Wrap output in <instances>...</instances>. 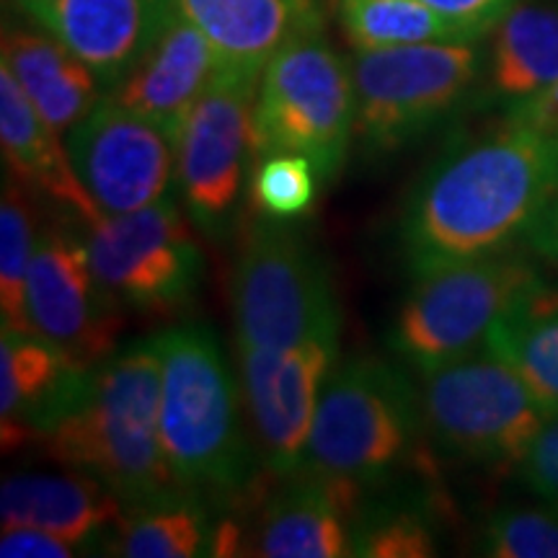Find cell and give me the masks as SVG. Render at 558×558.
Here are the masks:
<instances>
[{
	"label": "cell",
	"instance_id": "1",
	"mask_svg": "<svg viewBox=\"0 0 558 558\" xmlns=\"http://www.w3.org/2000/svg\"><path fill=\"white\" fill-rule=\"evenodd\" d=\"M558 192V130L507 120L445 153L418 179L399 220L401 259L414 277L497 254L525 235Z\"/></svg>",
	"mask_w": 558,
	"mask_h": 558
},
{
	"label": "cell",
	"instance_id": "2",
	"mask_svg": "<svg viewBox=\"0 0 558 558\" xmlns=\"http://www.w3.org/2000/svg\"><path fill=\"white\" fill-rule=\"evenodd\" d=\"M158 333L81 369L41 418L37 442L62 469L99 478L124 501L179 486L160 442Z\"/></svg>",
	"mask_w": 558,
	"mask_h": 558
},
{
	"label": "cell",
	"instance_id": "3",
	"mask_svg": "<svg viewBox=\"0 0 558 558\" xmlns=\"http://www.w3.org/2000/svg\"><path fill=\"white\" fill-rule=\"evenodd\" d=\"M160 341V442L181 486L239 492L254 471L241 393L222 344L205 324H179Z\"/></svg>",
	"mask_w": 558,
	"mask_h": 558
},
{
	"label": "cell",
	"instance_id": "4",
	"mask_svg": "<svg viewBox=\"0 0 558 558\" xmlns=\"http://www.w3.org/2000/svg\"><path fill=\"white\" fill-rule=\"evenodd\" d=\"M424 407L393 362L357 354L337 362L320 388L303 471L373 488L407 469Z\"/></svg>",
	"mask_w": 558,
	"mask_h": 558
},
{
	"label": "cell",
	"instance_id": "5",
	"mask_svg": "<svg viewBox=\"0 0 558 558\" xmlns=\"http://www.w3.org/2000/svg\"><path fill=\"white\" fill-rule=\"evenodd\" d=\"M354 143L352 65L320 32L318 16L298 26L264 68L254 104V160L298 153L331 184Z\"/></svg>",
	"mask_w": 558,
	"mask_h": 558
},
{
	"label": "cell",
	"instance_id": "6",
	"mask_svg": "<svg viewBox=\"0 0 558 558\" xmlns=\"http://www.w3.org/2000/svg\"><path fill=\"white\" fill-rule=\"evenodd\" d=\"M282 222H256L230 277L239 349H288L341 329L329 264L305 235Z\"/></svg>",
	"mask_w": 558,
	"mask_h": 558
},
{
	"label": "cell",
	"instance_id": "7",
	"mask_svg": "<svg viewBox=\"0 0 558 558\" xmlns=\"http://www.w3.org/2000/svg\"><path fill=\"white\" fill-rule=\"evenodd\" d=\"M354 140L365 156H390L437 128L476 81L481 58L471 41L357 50Z\"/></svg>",
	"mask_w": 558,
	"mask_h": 558
},
{
	"label": "cell",
	"instance_id": "8",
	"mask_svg": "<svg viewBox=\"0 0 558 558\" xmlns=\"http://www.w3.org/2000/svg\"><path fill=\"white\" fill-rule=\"evenodd\" d=\"M541 284L535 267L486 254L416 277L396 311L388 347L422 375L469 357L514 300Z\"/></svg>",
	"mask_w": 558,
	"mask_h": 558
},
{
	"label": "cell",
	"instance_id": "9",
	"mask_svg": "<svg viewBox=\"0 0 558 558\" xmlns=\"http://www.w3.org/2000/svg\"><path fill=\"white\" fill-rule=\"evenodd\" d=\"M422 407L439 448L484 465H520L548 418L520 375L492 352L429 373Z\"/></svg>",
	"mask_w": 558,
	"mask_h": 558
},
{
	"label": "cell",
	"instance_id": "10",
	"mask_svg": "<svg viewBox=\"0 0 558 558\" xmlns=\"http://www.w3.org/2000/svg\"><path fill=\"white\" fill-rule=\"evenodd\" d=\"M96 279L120 308L177 313L197 295L205 259L177 202L169 197L88 228Z\"/></svg>",
	"mask_w": 558,
	"mask_h": 558
},
{
	"label": "cell",
	"instance_id": "11",
	"mask_svg": "<svg viewBox=\"0 0 558 558\" xmlns=\"http://www.w3.org/2000/svg\"><path fill=\"white\" fill-rule=\"evenodd\" d=\"M262 78L218 70L186 117L177 143V190L190 222L222 241L239 215L254 166V104Z\"/></svg>",
	"mask_w": 558,
	"mask_h": 558
},
{
	"label": "cell",
	"instance_id": "12",
	"mask_svg": "<svg viewBox=\"0 0 558 558\" xmlns=\"http://www.w3.org/2000/svg\"><path fill=\"white\" fill-rule=\"evenodd\" d=\"M341 329L288 349H239L241 390L267 469L279 478L303 471L320 388L339 362Z\"/></svg>",
	"mask_w": 558,
	"mask_h": 558
},
{
	"label": "cell",
	"instance_id": "13",
	"mask_svg": "<svg viewBox=\"0 0 558 558\" xmlns=\"http://www.w3.org/2000/svg\"><path fill=\"white\" fill-rule=\"evenodd\" d=\"M65 145L104 215L148 207L169 197L171 181H177V143L111 96L68 132Z\"/></svg>",
	"mask_w": 558,
	"mask_h": 558
},
{
	"label": "cell",
	"instance_id": "14",
	"mask_svg": "<svg viewBox=\"0 0 558 558\" xmlns=\"http://www.w3.org/2000/svg\"><path fill=\"white\" fill-rule=\"evenodd\" d=\"M120 311L94 275L86 241L65 228H47L26 282L29 329L86 369L114 354L122 331Z\"/></svg>",
	"mask_w": 558,
	"mask_h": 558
},
{
	"label": "cell",
	"instance_id": "15",
	"mask_svg": "<svg viewBox=\"0 0 558 558\" xmlns=\"http://www.w3.org/2000/svg\"><path fill=\"white\" fill-rule=\"evenodd\" d=\"M218 70L213 45L173 5L158 19L145 50L128 75L109 88V96L179 143L186 117Z\"/></svg>",
	"mask_w": 558,
	"mask_h": 558
},
{
	"label": "cell",
	"instance_id": "16",
	"mask_svg": "<svg viewBox=\"0 0 558 558\" xmlns=\"http://www.w3.org/2000/svg\"><path fill=\"white\" fill-rule=\"evenodd\" d=\"M365 488L305 473L264 509L254 554L267 558L352 556V533Z\"/></svg>",
	"mask_w": 558,
	"mask_h": 558
},
{
	"label": "cell",
	"instance_id": "17",
	"mask_svg": "<svg viewBox=\"0 0 558 558\" xmlns=\"http://www.w3.org/2000/svg\"><path fill=\"white\" fill-rule=\"evenodd\" d=\"M29 16L114 88L148 45L156 16L148 0H26Z\"/></svg>",
	"mask_w": 558,
	"mask_h": 558
},
{
	"label": "cell",
	"instance_id": "18",
	"mask_svg": "<svg viewBox=\"0 0 558 558\" xmlns=\"http://www.w3.org/2000/svg\"><path fill=\"white\" fill-rule=\"evenodd\" d=\"M0 148L11 177L29 192H41L47 199L58 202L88 228L107 218L78 179L65 140L45 122L3 62H0Z\"/></svg>",
	"mask_w": 558,
	"mask_h": 558
},
{
	"label": "cell",
	"instance_id": "19",
	"mask_svg": "<svg viewBox=\"0 0 558 558\" xmlns=\"http://www.w3.org/2000/svg\"><path fill=\"white\" fill-rule=\"evenodd\" d=\"M124 499L86 473H16L0 488L3 527H41L73 546H90L120 525Z\"/></svg>",
	"mask_w": 558,
	"mask_h": 558
},
{
	"label": "cell",
	"instance_id": "20",
	"mask_svg": "<svg viewBox=\"0 0 558 558\" xmlns=\"http://www.w3.org/2000/svg\"><path fill=\"white\" fill-rule=\"evenodd\" d=\"M205 34L220 70L262 78L267 62L303 21L318 16L311 0H173Z\"/></svg>",
	"mask_w": 558,
	"mask_h": 558
},
{
	"label": "cell",
	"instance_id": "21",
	"mask_svg": "<svg viewBox=\"0 0 558 558\" xmlns=\"http://www.w3.org/2000/svg\"><path fill=\"white\" fill-rule=\"evenodd\" d=\"M83 367L32 329L3 326L0 333V432L3 450L37 439L41 418Z\"/></svg>",
	"mask_w": 558,
	"mask_h": 558
},
{
	"label": "cell",
	"instance_id": "22",
	"mask_svg": "<svg viewBox=\"0 0 558 558\" xmlns=\"http://www.w3.org/2000/svg\"><path fill=\"white\" fill-rule=\"evenodd\" d=\"M0 62L45 122L65 135L101 101V81L50 32L5 29Z\"/></svg>",
	"mask_w": 558,
	"mask_h": 558
},
{
	"label": "cell",
	"instance_id": "23",
	"mask_svg": "<svg viewBox=\"0 0 558 558\" xmlns=\"http://www.w3.org/2000/svg\"><path fill=\"white\" fill-rule=\"evenodd\" d=\"M486 349L520 375L546 416L558 414V290L541 282L514 300L488 331Z\"/></svg>",
	"mask_w": 558,
	"mask_h": 558
},
{
	"label": "cell",
	"instance_id": "24",
	"mask_svg": "<svg viewBox=\"0 0 558 558\" xmlns=\"http://www.w3.org/2000/svg\"><path fill=\"white\" fill-rule=\"evenodd\" d=\"M213 520L194 486H171L150 497L124 501L111 554L128 558L207 556Z\"/></svg>",
	"mask_w": 558,
	"mask_h": 558
},
{
	"label": "cell",
	"instance_id": "25",
	"mask_svg": "<svg viewBox=\"0 0 558 558\" xmlns=\"http://www.w3.org/2000/svg\"><path fill=\"white\" fill-rule=\"evenodd\" d=\"M558 81V5L518 3L497 24L492 47V86L518 104Z\"/></svg>",
	"mask_w": 558,
	"mask_h": 558
},
{
	"label": "cell",
	"instance_id": "26",
	"mask_svg": "<svg viewBox=\"0 0 558 558\" xmlns=\"http://www.w3.org/2000/svg\"><path fill=\"white\" fill-rule=\"evenodd\" d=\"M344 37L354 50L476 41L469 29L439 16L422 0H333Z\"/></svg>",
	"mask_w": 558,
	"mask_h": 558
},
{
	"label": "cell",
	"instance_id": "27",
	"mask_svg": "<svg viewBox=\"0 0 558 558\" xmlns=\"http://www.w3.org/2000/svg\"><path fill=\"white\" fill-rule=\"evenodd\" d=\"M437 554L435 525L427 509L409 499L365 505L354 520L352 556L362 558H427Z\"/></svg>",
	"mask_w": 558,
	"mask_h": 558
},
{
	"label": "cell",
	"instance_id": "28",
	"mask_svg": "<svg viewBox=\"0 0 558 558\" xmlns=\"http://www.w3.org/2000/svg\"><path fill=\"white\" fill-rule=\"evenodd\" d=\"M26 186L5 179L0 199V313L3 326L29 329L26 318V282L37 251L32 207L24 194Z\"/></svg>",
	"mask_w": 558,
	"mask_h": 558
},
{
	"label": "cell",
	"instance_id": "29",
	"mask_svg": "<svg viewBox=\"0 0 558 558\" xmlns=\"http://www.w3.org/2000/svg\"><path fill=\"white\" fill-rule=\"evenodd\" d=\"M318 173L305 156L298 153H269L251 166L248 197L264 218L295 220L316 199Z\"/></svg>",
	"mask_w": 558,
	"mask_h": 558
},
{
	"label": "cell",
	"instance_id": "30",
	"mask_svg": "<svg viewBox=\"0 0 558 558\" xmlns=\"http://www.w3.org/2000/svg\"><path fill=\"white\" fill-rule=\"evenodd\" d=\"M481 548L494 558H558V518L507 509L486 522Z\"/></svg>",
	"mask_w": 558,
	"mask_h": 558
},
{
	"label": "cell",
	"instance_id": "31",
	"mask_svg": "<svg viewBox=\"0 0 558 558\" xmlns=\"http://www.w3.org/2000/svg\"><path fill=\"white\" fill-rule=\"evenodd\" d=\"M520 478L535 497L558 512V414L546 418L538 437L520 460Z\"/></svg>",
	"mask_w": 558,
	"mask_h": 558
},
{
	"label": "cell",
	"instance_id": "32",
	"mask_svg": "<svg viewBox=\"0 0 558 558\" xmlns=\"http://www.w3.org/2000/svg\"><path fill=\"white\" fill-rule=\"evenodd\" d=\"M422 3L439 16L456 21L478 39L486 32L497 29L499 21L518 5V0H422Z\"/></svg>",
	"mask_w": 558,
	"mask_h": 558
},
{
	"label": "cell",
	"instance_id": "33",
	"mask_svg": "<svg viewBox=\"0 0 558 558\" xmlns=\"http://www.w3.org/2000/svg\"><path fill=\"white\" fill-rule=\"evenodd\" d=\"M78 546L47 533L41 527H3L0 535V556L3 558H70Z\"/></svg>",
	"mask_w": 558,
	"mask_h": 558
},
{
	"label": "cell",
	"instance_id": "34",
	"mask_svg": "<svg viewBox=\"0 0 558 558\" xmlns=\"http://www.w3.org/2000/svg\"><path fill=\"white\" fill-rule=\"evenodd\" d=\"M525 241L535 254L558 262V192L535 215L525 230Z\"/></svg>",
	"mask_w": 558,
	"mask_h": 558
},
{
	"label": "cell",
	"instance_id": "35",
	"mask_svg": "<svg viewBox=\"0 0 558 558\" xmlns=\"http://www.w3.org/2000/svg\"><path fill=\"white\" fill-rule=\"evenodd\" d=\"M148 5H150L153 16H156V24H158V19L163 16L169 9H173V0H148Z\"/></svg>",
	"mask_w": 558,
	"mask_h": 558
},
{
	"label": "cell",
	"instance_id": "36",
	"mask_svg": "<svg viewBox=\"0 0 558 558\" xmlns=\"http://www.w3.org/2000/svg\"><path fill=\"white\" fill-rule=\"evenodd\" d=\"M21 3H26V0H19V5H21Z\"/></svg>",
	"mask_w": 558,
	"mask_h": 558
}]
</instances>
